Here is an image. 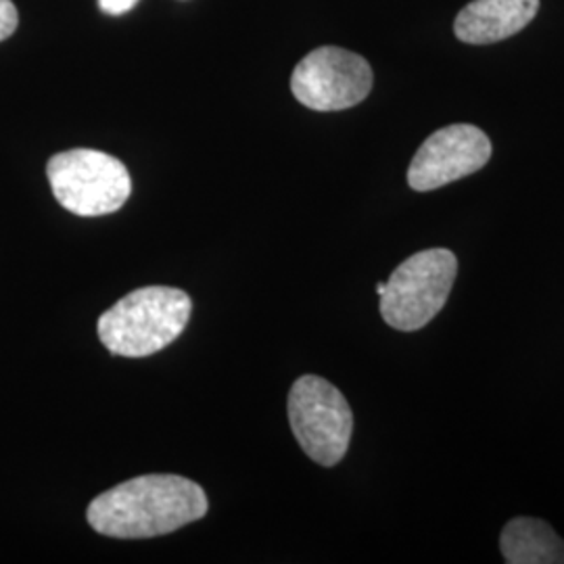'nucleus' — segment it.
I'll return each mask as SVG.
<instances>
[{"mask_svg":"<svg viewBox=\"0 0 564 564\" xmlns=\"http://www.w3.org/2000/svg\"><path fill=\"white\" fill-rule=\"evenodd\" d=\"M46 176L61 207L80 218L113 214L132 193L128 167L118 158L95 149L53 155L46 163Z\"/></svg>","mask_w":564,"mask_h":564,"instance_id":"3","label":"nucleus"},{"mask_svg":"<svg viewBox=\"0 0 564 564\" xmlns=\"http://www.w3.org/2000/svg\"><path fill=\"white\" fill-rule=\"evenodd\" d=\"M500 550L508 564H564V542L550 524L519 517L506 524Z\"/></svg>","mask_w":564,"mask_h":564,"instance_id":"9","label":"nucleus"},{"mask_svg":"<svg viewBox=\"0 0 564 564\" xmlns=\"http://www.w3.org/2000/svg\"><path fill=\"white\" fill-rule=\"evenodd\" d=\"M377 293H379V297H381V295H383V293H384V282H379V284H377Z\"/></svg>","mask_w":564,"mask_h":564,"instance_id":"12","label":"nucleus"},{"mask_svg":"<svg viewBox=\"0 0 564 564\" xmlns=\"http://www.w3.org/2000/svg\"><path fill=\"white\" fill-rule=\"evenodd\" d=\"M207 510L202 485L181 475H144L102 491L86 517L107 538L147 540L195 523Z\"/></svg>","mask_w":564,"mask_h":564,"instance_id":"1","label":"nucleus"},{"mask_svg":"<svg viewBox=\"0 0 564 564\" xmlns=\"http://www.w3.org/2000/svg\"><path fill=\"white\" fill-rule=\"evenodd\" d=\"M458 260L447 249H426L400 263L381 295L384 323L402 333H414L431 323L452 293Z\"/></svg>","mask_w":564,"mask_h":564,"instance_id":"4","label":"nucleus"},{"mask_svg":"<svg viewBox=\"0 0 564 564\" xmlns=\"http://www.w3.org/2000/svg\"><path fill=\"white\" fill-rule=\"evenodd\" d=\"M191 297L174 286H142L109 307L97 324L102 345L123 358H149L186 328Z\"/></svg>","mask_w":564,"mask_h":564,"instance_id":"2","label":"nucleus"},{"mask_svg":"<svg viewBox=\"0 0 564 564\" xmlns=\"http://www.w3.org/2000/svg\"><path fill=\"white\" fill-rule=\"evenodd\" d=\"M372 84V67L362 55L339 46H321L295 65L291 93L307 109L343 111L360 105Z\"/></svg>","mask_w":564,"mask_h":564,"instance_id":"6","label":"nucleus"},{"mask_svg":"<svg viewBox=\"0 0 564 564\" xmlns=\"http://www.w3.org/2000/svg\"><path fill=\"white\" fill-rule=\"evenodd\" d=\"M20 23V13L11 0H0V42L13 36Z\"/></svg>","mask_w":564,"mask_h":564,"instance_id":"10","label":"nucleus"},{"mask_svg":"<svg viewBox=\"0 0 564 564\" xmlns=\"http://www.w3.org/2000/svg\"><path fill=\"white\" fill-rule=\"evenodd\" d=\"M97 2H99V9L102 13L111 15V18L123 15V13L132 11L139 4V0H97Z\"/></svg>","mask_w":564,"mask_h":564,"instance_id":"11","label":"nucleus"},{"mask_svg":"<svg viewBox=\"0 0 564 564\" xmlns=\"http://www.w3.org/2000/svg\"><path fill=\"white\" fill-rule=\"evenodd\" d=\"M286 408L303 452L323 466L341 463L354 431V414L341 391L323 377L305 375L291 387Z\"/></svg>","mask_w":564,"mask_h":564,"instance_id":"5","label":"nucleus"},{"mask_svg":"<svg viewBox=\"0 0 564 564\" xmlns=\"http://www.w3.org/2000/svg\"><path fill=\"white\" fill-rule=\"evenodd\" d=\"M491 141L473 123H452L433 132L408 167V184L419 193L466 178L491 160Z\"/></svg>","mask_w":564,"mask_h":564,"instance_id":"7","label":"nucleus"},{"mask_svg":"<svg viewBox=\"0 0 564 564\" xmlns=\"http://www.w3.org/2000/svg\"><path fill=\"white\" fill-rule=\"evenodd\" d=\"M538 11L540 0H473L454 21V34L464 44H496L519 34Z\"/></svg>","mask_w":564,"mask_h":564,"instance_id":"8","label":"nucleus"}]
</instances>
